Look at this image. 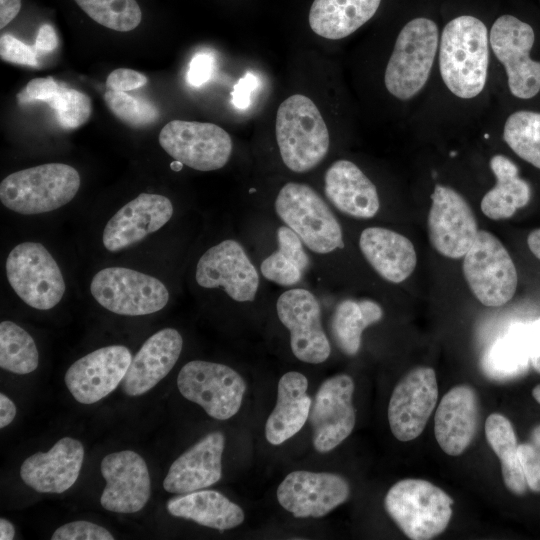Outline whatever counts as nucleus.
<instances>
[{
    "label": "nucleus",
    "mask_w": 540,
    "mask_h": 540,
    "mask_svg": "<svg viewBox=\"0 0 540 540\" xmlns=\"http://www.w3.org/2000/svg\"><path fill=\"white\" fill-rule=\"evenodd\" d=\"M173 212V204L168 197L141 193L108 220L103 229L102 244L109 252L132 247L162 228Z\"/></svg>",
    "instance_id": "obj_21"
},
{
    "label": "nucleus",
    "mask_w": 540,
    "mask_h": 540,
    "mask_svg": "<svg viewBox=\"0 0 540 540\" xmlns=\"http://www.w3.org/2000/svg\"><path fill=\"white\" fill-rule=\"evenodd\" d=\"M225 438L211 432L181 454L170 466L163 481L164 489L186 494L212 486L222 477V453Z\"/></svg>",
    "instance_id": "obj_23"
},
{
    "label": "nucleus",
    "mask_w": 540,
    "mask_h": 540,
    "mask_svg": "<svg viewBox=\"0 0 540 540\" xmlns=\"http://www.w3.org/2000/svg\"><path fill=\"white\" fill-rule=\"evenodd\" d=\"M90 292L103 308L126 316L158 312L169 301L168 289L158 278L125 267L99 270L91 280Z\"/></svg>",
    "instance_id": "obj_9"
},
{
    "label": "nucleus",
    "mask_w": 540,
    "mask_h": 540,
    "mask_svg": "<svg viewBox=\"0 0 540 540\" xmlns=\"http://www.w3.org/2000/svg\"><path fill=\"white\" fill-rule=\"evenodd\" d=\"M278 250L266 257L260 270L264 278L280 286H293L309 266V258L301 239L288 226L277 230Z\"/></svg>",
    "instance_id": "obj_35"
},
{
    "label": "nucleus",
    "mask_w": 540,
    "mask_h": 540,
    "mask_svg": "<svg viewBox=\"0 0 540 540\" xmlns=\"http://www.w3.org/2000/svg\"><path fill=\"white\" fill-rule=\"evenodd\" d=\"M428 235L434 249L448 258H461L474 244L479 229L475 215L456 190L436 184L428 214Z\"/></svg>",
    "instance_id": "obj_13"
},
{
    "label": "nucleus",
    "mask_w": 540,
    "mask_h": 540,
    "mask_svg": "<svg viewBox=\"0 0 540 540\" xmlns=\"http://www.w3.org/2000/svg\"><path fill=\"white\" fill-rule=\"evenodd\" d=\"M65 129H75L85 124L91 116L92 104L89 96L76 89L61 86L58 94L48 104Z\"/></svg>",
    "instance_id": "obj_40"
},
{
    "label": "nucleus",
    "mask_w": 540,
    "mask_h": 540,
    "mask_svg": "<svg viewBox=\"0 0 540 540\" xmlns=\"http://www.w3.org/2000/svg\"><path fill=\"white\" fill-rule=\"evenodd\" d=\"M15 535V528L11 522L7 519H0V539L1 540H12Z\"/></svg>",
    "instance_id": "obj_53"
},
{
    "label": "nucleus",
    "mask_w": 540,
    "mask_h": 540,
    "mask_svg": "<svg viewBox=\"0 0 540 540\" xmlns=\"http://www.w3.org/2000/svg\"><path fill=\"white\" fill-rule=\"evenodd\" d=\"M463 274L473 295L485 306L499 307L514 296L518 275L515 264L500 240L479 230L464 255Z\"/></svg>",
    "instance_id": "obj_8"
},
{
    "label": "nucleus",
    "mask_w": 540,
    "mask_h": 540,
    "mask_svg": "<svg viewBox=\"0 0 540 540\" xmlns=\"http://www.w3.org/2000/svg\"><path fill=\"white\" fill-rule=\"evenodd\" d=\"M382 316L383 310L375 301L347 299L340 302L331 321V331L337 346L346 355L357 354L364 329L381 320Z\"/></svg>",
    "instance_id": "obj_32"
},
{
    "label": "nucleus",
    "mask_w": 540,
    "mask_h": 540,
    "mask_svg": "<svg viewBox=\"0 0 540 540\" xmlns=\"http://www.w3.org/2000/svg\"><path fill=\"white\" fill-rule=\"evenodd\" d=\"M5 271L13 291L34 309H52L63 298L64 277L41 243L28 241L16 245L7 256Z\"/></svg>",
    "instance_id": "obj_7"
},
{
    "label": "nucleus",
    "mask_w": 540,
    "mask_h": 540,
    "mask_svg": "<svg viewBox=\"0 0 540 540\" xmlns=\"http://www.w3.org/2000/svg\"><path fill=\"white\" fill-rule=\"evenodd\" d=\"M484 137H485V138H489V135H488V134H485Z\"/></svg>",
    "instance_id": "obj_57"
},
{
    "label": "nucleus",
    "mask_w": 540,
    "mask_h": 540,
    "mask_svg": "<svg viewBox=\"0 0 540 540\" xmlns=\"http://www.w3.org/2000/svg\"><path fill=\"white\" fill-rule=\"evenodd\" d=\"M519 325L529 352L530 363L540 373V316L530 322H520Z\"/></svg>",
    "instance_id": "obj_47"
},
{
    "label": "nucleus",
    "mask_w": 540,
    "mask_h": 540,
    "mask_svg": "<svg viewBox=\"0 0 540 540\" xmlns=\"http://www.w3.org/2000/svg\"><path fill=\"white\" fill-rule=\"evenodd\" d=\"M95 22L120 32L135 29L142 13L136 0H74Z\"/></svg>",
    "instance_id": "obj_38"
},
{
    "label": "nucleus",
    "mask_w": 540,
    "mask_h": 540,
    "mask_svg": "<svg viewBox=\"0 0 540 540\" xmlns=\"http://www.w3.org/2000/svg\"><path fill=\"white\" fill-rule=\"evenodd\" d=\"M183 346L181 334L164 328L150 336L132 358L121 382L129 396H139L158 384L176 364Z\"/></svg>",
    "instance_id": "obj_24"
},
{
    "label": "nucleus",
    "mask_w": 540,
    "mask_h": 540,
    "mask_svg": "<svg viewBox=\"0 0 540 540\" xmlns=\"http://www.w3.org/2000/svg\"><path fill=\"white\" fill-rule=\"evenodd\" d=\"M527 244L533 255L540 259V228L533 230L528 235Z\"/></svg>",
    "instance_id": "obj_52"
},
{
    "label": "nucleus",
    "mask_w": 540,
    "mask_h": 540,
    "mask_svg": "<svg viewBox=\"0 0 540 540\" xmlns=\"http://www.w3.org/2000/svg\"><path fill=\"white\" fill-rule=\"evenodd\" d=\"M83 460L82 443L64 437L48 452H37L26 458L21 465L20 476L37 492L60 494L76 482Z\"/></svg>",
    "instance_id": "obj_22"
},
{
    "label": "nucleus",
    "mask_w": 540,
    "mask_h": 540,
    "mask_svg": "<svg viewBox=\"0 0 540 540\" xmlns=\"http://www.w3.org/2000/svg\"><path fill=\"white\" fill-rule=\"evenodd\" d=\"M147 82L148 78L138 71L128 68H118L108 75L106 86L108 90L127 92L140 88L147 84Z\"/></svg>",
    "instance_id": "obj_45"
},
{
    "label": "nucleus",
    "mask_w": 540,
    "mask_h": 540,
    "mask_svg": "<svg viewBox=\"0 0 540 540\" xmlns=\"http://www.w3.org/2000/svg\"><path fill=\"white\" fill-rule=\"evenodd\" d=\"M177 387L184 398L218 420L237 414L246 391L244 379L234 369L204 360L186 363L178 374Z\"/></svg>",
    "instance_id": "obj_10"
},
{
    "label": "nucleus",
    "mask_w": 540,
    "mask_h": 540,
    "mask_svg": "<svg viewBox=\"0 0 540 540\" xmlns=\"http://www.w3.org/2000/svg\"><path fill=\"white\" fill-rule=\"evenodd\" d=\"M196 282L203 288H223L238 302H251L259 287V275L240 243L226 239L200 257Z\"/></svg>",
    "instance_id": "obj_17"
},
{
    "label": "nucleus",
    "mask_w": 540,
    "mask_h": 540,
    "mask_svg": "<svg viewBox=\"0 0 540 540\" xmlns=\"http://www.w3.org/2000/svg\"><path fill=\"white\" fill-rule=\"evenodd\" d=\"M52 540H113V535L104 527L95 523L78 520L57 528Z\"/></svg>",
    "instance_id": "obj_41"
},
{
    "label": "nucleus",
    "mask_w": 540,
    "mask_h": 540,
    "mask_svg": "<svg viewBox=\"0 0 540 540\" xmlns=\"http://www.w3.org/2000/svg\"><path fill=\"white\" fill-rule=\"evenodd\" d=\"M258 85L256 76L247 73L244 75L234 86L232 96V103L239 109L247 108L250 104V96L252 91Z\"/></svg>",
    "instance_id": "obj_48"
},
{
    "label": "nucleus",
    "mask_w": 540,
    "mask_h": 540,
    "mask_svg": "<svg viewBox=\"0 0 540 540\" xmlns=\"http://www.w3.org/2000/svg\"><path fill=\"white\" fill-rule=\"evenodd\" d=\"M279 504L296 518H319L344 503L348 482L328 472L293 471L277 488Z\"/></svg>",
    "instance_id": "obj_18"
},
{
    "label": "nucleus",
    "mask_w": 540,
    "mask_h": 540,
    "mask_svg": "<svg viewBox=\"0 0 540 540\" xmlns=\"http://www.w3.org/2000/svg\"><path fill=\"white\" fill-rule=\"evenodd\" d=\"M438 48L434 21L415 18L400 31L389 58L384 82L390 94L401 100L415 96L426 84Z\"/></svg>",
    "instance_id": "obj_6"
},
{
    "label": "nucleus",
    "mask_w": 540,
    "mask_h": 540,
    "mask_svg": "<svg viewBox=\"0 0 540 540\" xmlns=\"http://www.w3.org/2000/svg\"><path fill=\"white\" fill-rule=\"evenodd\" d=\"M326 197L340 212L361 219L372 218L379 210L377 189L351 161L337 160L324 176Z\"/></svg>",
    "instance_id": "obj_26"
},
{
    "label": "nucleus",
    "mask_w": 540,
    "mask_h": 540,
    "mask_svg": "<svg viewBox=\"0 0 540 540\" xmlns=\"http://www.w3.org/2000/svg\"><path fill=\"white\" fill-rule=\"evenodd\" d=\"M503 137L520 158L540 169V113L511 114L505 122Z\"/></svg>",
    "instance_id": "obj_37"
},
{
    "label": "nucleus",
    "mask_w": 540,
    "mask_h": 540,
    "mask_svg": "<svg viewBox=\"0 0 540 540\" xmlns=\"http://www.w3.org/2000/svg\"><path fill=\"white\" fill-rule=\"evenodd\" d=\"M438 400L435 371L416 367L395 386L388 405V421L399 441H411L424 430Z\"/></svg>",
    "instance_id": "obj_16"
},
{
    "label": "nucleus",
    "mask_w": 540,
    "mask_h": 540,
    "mask_svg": "<svg viewBox=\"0 0 540 540\" xmlns=\"http://www.w3.org/2000/svg\"><path fill=\"white\" fill-rule=\"evenodd\" d=\"M21 0H0V28L3 29L19 13Z\"/></svg>",
    "instance_id": "obj_50"
},
{
    "label": "nucleus",
    "mask_w": 540,
    "mask_h": 540,
    "mask_svg": "<svg viewBox=\"0 0 540 540\" xmlns=\"http://www.w3.org/2000/svg\"><path fill=\"white\" fill-rule=\"evenodd\" d=\"M166 508L172 516L220 531L239 526L245 518L239 505L215 490L180 494L171 498Z\"/></svg>",
    "instance_id": "obj_29"
},
{
    "label": "nucleus",
    "mask_w": 540,
    "mask_h": 540,
    "mask_svg": "<svg viewBox=\"0 0 540 540\" xmlns=\"http://www.w3.org/2000/svg\"><path fill=\"white\" fill-rule=\"evenodd\" d=\"M104 99L109 110L119 120L133 128L151 125L159 117V111L153 103L126 92L107 90Z\"/></svg>",
    "instance_id": "obj_39"
},
{
    "label": "nucleus",
    "mask_w": 540,
    "mask_h": 540,
    "mask_svg": "<svg viewBox=\"0 0 540 540\" xmlns=\"http://www.w3.org/2000/svg\"><path fill=\"white\" fill-rule=\"evenodd\" d=\"M530 356L519 323L510 326L487 349L482 358V369L493 380H510L525 374Z\"/></svg>",
    "instance_id": "obj_33"
},
{
    "label": "nucleus",
    "mask_w": 540,
    "mask_h": 540,
    "mask_svg": "<svg viewBox=\"0 0 540 540\" xmlns=\"http://www.w3.org/2000/svg\"><path fill=\"white\" fill-rule=\"evenodd\" d=\"M534 40L533 28L511 15L495 20L490 31V46L504 65L510 92L517 98L530 99L540 91V62L529 55Z\"/></svg>",
    "instance_id": "obj_12"
},
{
    "label": "nucleus",
    "mask_w": 540,
    "mask_h": 540,
    "mask_svg": "<svg viewBox=\"0 0 540 540\" xmlns=\"http://www.w3.org/2000/svg\"><path fill=\"white\" fill-rule=\"evenodd\" d=\"M478 425V400L473 388L458 385L440 400L434 418V433L441 449L458 456L472 442Z\"/></svg>",
    "instance_id": "obj_25"
},
{
    "label": "nucleus",
    "mask_w": 540,
    "mask_h": 540,
    "mask_svg": "<svg viewBox=\"0 0 540 540\" xmlns=\"http://www.w3.org/2000/svg\"><path fill=\"white\" fill-rule=\"evenodd\" d=\"M307 388L308 380L302 373L290 371L280 378L276 405L265 425V436L270 444L284 443L305 425L312 405Z\"/></svg>",
    "instance_id": "obj_28"
},
{
    "label": "nucleus",
    "mask_w": 540,
    "mask_h": 540,
    "mask_svg": "<svg viewBox=\"0 0 540 540\" xmlns=\"http://www.w3.org/2000/svg\"><path fill=\"white\" fill-rule=\"evenodd\" d=\"M490 167L496 178V184L484 195L481 210L492 220L510 218L517 209L528 204L531 196L530 186L519 177L517 166L503 155L493 156Z\"/></svg>",
    "instance_id": "obj_31"
},
{
    "label": "nucleus",
    "mask_w": 540,
    "mask_h": 540,
    "mask_svg": "<svg viewBox=\"0 0 540 540\" xmlns=\"http://www.w3.org/2000/svg\"><path fill=\"white\" fill-rule=\"evenodd\" d=\"M456 154H457L456 152H451V153H450V155H451L452 157H454Z\"/></svg>",
    "instance_id": "obj_56"
},
{
    "label": "nucleus",
    "mask_w": 540,
    "mask_h": 540,
    "mask_svg": "<svg viewBox=\"0 0 540 540\" xmlns=\"http://www.w3.org/2000/svg\"><path fill=\"white\" fill-rule=\"evenodd\" d=\"M489 63V37L485 24L469 15L454 18L444 27L439 48L442 79L456 96L470 99L484 88Z\"/></svg>",
    "instance_id": "obj_1"
},
{
    "label": "nucleus",
    "mask_w": 540,
    "mask_h": 540,
    "mask_svg": "<svg viewBox=\"0 0 540 540\" xmlns=\"http://www.w3.org/2000/svg\"><path fill=\"white\" fill-rule=\"evenodd\" d=\"M275 211L311 251L326 254L344 247L338 220L312 187L286 183L275 199Z\"/></svg>",
    "instance_id": "obj_5"
},
{
    "label": "nucleus",
    "mask_w": 540,
    "mask_h": 540,
    "mask_svg": "<svg viewBox=\"0 0 540 540\" xmlns=\"http://www.w3.org/2000/svg\"><path fill=\"white\" fill-rule=\"evenodd\" d=\"M38 52L34 46H29L10 34L0 38L1 59L10 63L37 67Z\"/></svg>",
    "instance_id": "obj_42"
},
{
    "label": "nucleus",
    "mask_w": 540,
    "mask_h": 540,
    "mask_svg": "<svg viewBox=\"0 0 540 540\" xmlns=\"http://www.w3.org/2000/svg\"><path fill=\"white\" fill-rule=\"evenodd\" d=\"M131 360L130 350L123 345L99 348L68 368L65 384L79 403H96L121 384Z\"/></svg>",
    "instance_id": "obj_19"
},
{
    "label": "nucleus",
    "mask_w": 540,
    "mask_h": 540,
    "mask_svg": "<svg viewBox=\"0 0 540 540\" xmlns=\"http://www.w3.org/2000/svg\"><path fill=\"white\" fill-rule=\"evenodd\" d=\"M214 58L211 53L199 52L189 63L187 81L191 86L199 87L206 83L214 72Z\"/></svg>",
    "instance_id": "obj_46"
},
{
    "label": "nucleus",
    "mask_w": 540,
    "mask_h": 540,
    "mask_svg": "<svg viewBox=\"0 0 540 540\" xmlns=\"http://www.w3.org/2000/svg\"><path fill=\"white\" fill-rule=\"evenodd\" d=\"M81 184L78 171L63 163H47L9 174L0 183V201L22 215L54 211L68 204Z\"/></svg>",
    "instance_id": "obj_3"
},
{
    "label": "nucleus",
    "mask_w": 540,
    "mask_h": 540,
    "mask_svg": "<svg viewBox=\"0 0 540 540\" xmlns=\"http://www.w3.org/2000/svg\"><path fill=\"white\" fill-rule=\"evenodd\" d=\"M360 250L385 280L400 283L414 271L417 256L414 245L404 235L383 227H368L359 238Z\"/></svg>",
    "instance_id": "obj_27"
},
{
    "label": "nucleus",
    "mask_w": 540,
    "mask_h": 540,
    "mask_svg": "<svg viewBox=\"0 0 540 540\" xmlns=\"http://www.w3.org/2000/svg\"><path fill=\"white\" fill-rule=\"evenodd\" d=\"M518 453L527 487L540 492V452L530 443L519 445Z\"/></svg>",
    "instance_id": "obj_44"
},
{
    "label": "nucleus",
    "mask_w": 540,
    "mask_h": 540,
    "mask_svg": "<svg viewBox=\"0 0 540 540\" xmlns=\"http://www.w3.org/2000/svg\"><path fill=\"white\" fill-rule=\"evenodd\" d=\"M381 0H314L309 11L313 32L326 39L349 36L370 20Z\"/></svg>",
    "instance_id": "obj_30"
},
{
    "label": "nucleus",
    "mask_w": 540,
    "mask_h": 540,
    "mask_svg": "<svg viewBox=\"0 0 540 540\" xmlns=\"http://www.w3.org/2000/svg\"><path fill=\"white\" fill-rule=\"evenodd\" d=\"M532 395L534 399L540 404V384L534 387Z\"/></svg>",
    "instance_id": "obj_55"
},
{
    "label": "nucleus",
    "mask_w": 540,
    "mask_h": 540,
    "mask_svg": "<svg viewBox=\"0 0 540 540\" xmlns=\"http://www.w3.org/2000/svg\"><path fill=\"white\" fill-rule=\"evenodd\" d=\"M106 486L103 508L117 513H135L149 501L151 483L147 464L136 452L123 450L106 455L100 466Z\"/></svg>",
    "instance_id": "obj_20"
},
{
    "label": "nucleus",
    "mask_w": 540,
    "mask_h": 540,
    "mask_svg": "<svg viewBox=\"0 0 540 540\" xmlns=\"http://www.w3.org/2000/svg\"><path fill=\"white\" fill-rule=\"evenodd\" d=\"M485 435L487 442L501 462L506 487L517 495L524 494L527 483L519 459V445L511 422L502 414L492 413L485 422Z\"/></svg>",
    "instance_id": "obj_34"
},
{
    "label": "nucleus",
    "mask_w": 540,
    "mask_h": 540,
    "mask_svg": "<svg viewBox=\"0 0 540 540\" xmlns=\"http://www.w3.org/2000/svg\"><path fill=\"white\" fill-rule=\"evenodd\" d=\"M452 498L423 479H403L387 492L384 507L402 532L412 540L441 534L452 517Z\"/></svg>",
    "instance_id": "obj_4"
},
{
    "label": "nucleus",
    "mask_w": 540,
    "mask_h": 540,
    "mask_svg": "<svg viewBox=\"0 0 540 540\" xmlns=\"http://www.w3.org/2000/svg\"><path fill=\"white\" fill-rule=\"evenodd\" d=\"M16 415V406L5 394H0V427L9 425Z\"/></svg>",
    "instance_id": "obj_51"
},
{
    "label": "nucleus",
    "mask_w": 540,
    "mask_h": 540,
    "mask_svg": "<svg viewBox=\"0 0 540 540\" xmlns=\"http://www.w3.org/2000/svg\"><path fill=\"white\" fill-rule=\"evenodd\" d=\"M58 44V36L53 26L50 24L41 25L34 44L38 54L52 52L57 48Z\"/></svg>",
    "instance_id": "obj_49"
},
{
    "label": "nucleus",
    "mask_w": 540,
    "mask_h": 540,
    "mask_svg": "<svg viewBox=\"0 0 540 540\" xmlns=\"http://www.w3.org/2000/svg\"><path fill=\"white\" fill-rule=\"evenodd\" d=\"M531 444L540 452V425L536 426L531 433Z\"/></svg>",
    "instance_id": "obj_54"
},
{
    "label": "nucleus",
    "mask_w": 540,
    "mask_h": 540,
    "mask_svg": "<svg viewBox=\"0 0 540 540\" xmlns=\"http://www.w3.org/2000/svg\"><path fill=\"white\" fill-rule=\"evenodd\" d=\"M158 140L175 161L198 171L224 167L232 153L230 135L213 123L172 120L161 129Z\"/></svg>",
    "instance_id": "obj_11"
},
{
    "label": "nucleus",
    "mask_w": 540,
    "mask_h": 540,
    "mask_svg": "<svg viewBox=\"0 0 540 540\" xmlns=\"http://www.w3.org/2000/svg\"><path fill=\"white\" fill-rule=\"evenodd\" d=\"M276 310L279 320L290 332L291 350L297 359L310 364L328 359L331 346L314 294L303 288L289 289L279 296Z\"/></svg>",
    "instance_id": "obj_14"
},
{
    "label": "nucleus",
    "mask_w": 540,
    "mask_h": 540,
    "mask_svg": "<svg viewBox=\"0 0 540 540\" xmlns=\"http://www.w3.org/2000/svg\"><path fill=\"white\" fill-rule=\"evenodd\" d=\"M61 85L52 77L34 78L28 82L25 89L18 93L19 103H28L31 101H42L50 103L58 94Z\"/></svg>",
    "instance_id": "obj_43"
},
{
    "label": "nucleus",
    "mask_w": 540,
    "mask_h": 540,
    "mask_svg": "<svg viewBox=\"0 0 540 540\" xmlns=\"http://www.w3.org/2000/svg\"><path fill=\"white\" fill-rule=\"evenodd\" d=\"M39 364V353L32 336L16 323H0V367L14 374L33 372Z\"/></svg>",
    "instance_id": "obj_36"
},
{
    "label": "nucleus",
    "mask_w": 540,
    "mask_h": 540,
    "mask_svg": "<svg viewBox=\"0 0 540 540\" xmlns=\"http://www.w3.org/2000/svg\"><path fill=\"white\" fill-rule=\"evenodd\" d=\"M275 131L282 161L293 172L313 169L328 153L326 123L314 102L304 95L294 94L279 105Z\"/></svg>",
    "instance_id": "obj_2"
},
{
    "label": "nucleus",
    "mask_w": 540,
    "mask_h": 540,
    "mask_svg": "<svg viewBox=\"0 0 540 540\" xmlns=\"http://www.w3.org/2000/svg\"><path fill=\"white\" fill-rule=\"evenodd\" d=\"M353 392L354 382L347 374L327 378L317 390L309 419L313 446L318 452L333 450L353 431L356 422Z\"/></svg>",
    "instance_id": "obj_15"
}]
</instances>
